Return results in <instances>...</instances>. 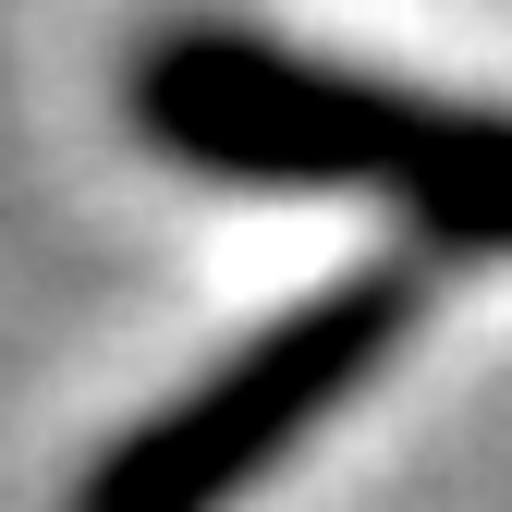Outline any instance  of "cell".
Segmentation results:
<instances>
[{"label":"cell","instance_id":"1","mask_svg":"<svg viewBox=\"0 0 512 512\" xmlns=\"http://www.w3.org/2000/svg\"><path fill=\"white\" fill-rule=\"evenodd\" d=\"M122 110L196 183L378 196L452 256H512V110L354 74V61L281 49L269 25H220V13H171L159 37H135Z\"/></svg>","mask_w":512,"mask_h":512},{"label":"cell","instance_id":"2","mask_svg":"<svg viewBox=\"0 0 512 512\" xmlns=\"http://www.w3.org/2000/svg\"><path fill=\"white\" fill-rule=\"evenodd\" d=\"M427 317V256H378L293 293L269 330H244L220 366H196L159 415H135L74 476V512H232L256 476H281Z\"/></svg>","mask_w":512,"mask_h":512}]
</instances>
